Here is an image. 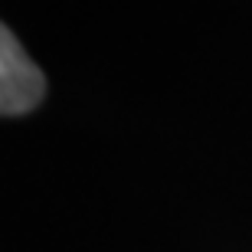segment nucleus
I'll return each instance as SVG.
<instances>
[{"instance_id":"nucleus-1","label":"nucleus","mask_w":252,"mask_h":252,"mask_svg":"<svg viewBox=\"0 0 252 252\" xmlns=\"http://www.w3.org/2000/svg\"><path fill=\"white\" fill-rule=\"evenodd\" d=\"M43 92H46V79L39 65L0 23V115H23L36 108Z\"/></svg>"}]
</instances>
